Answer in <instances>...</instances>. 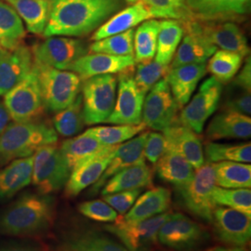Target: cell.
Masks as SVG:
<instances>
[{"instance_id":"1","label":"cell","mask_w":251,"mask_h":251,"mask_svg":"<svg viewBox=\"0 0 251 251\" xmlns=\"http://www.w3.org/2000/svg\"><path fill=\"white\" fill-rule=\"evenodd\" d=\"M123 6V0H52L43 35L46 37L87 36Z\"/></svg>"},{"instance_id":"2","label":"cell","mask_w":251,"mask_h":251,"mask_svg":"<svg viewBox=\"0 0 251 251\" xmlns=\"http://www.w3.org/2000/svg\"><path fill=\"white\" fill-rule=\"evenodd\" d=\"M55 200L50 195L25 193L0 213V234L35 236L53 225Z\"/></svg>"},{"instance_id":"3","label":"cell","mask_w":251,"mask_h":251,"mask_svg":"<svg viewBox=\"0 0 251 251\" xmlns=\"http://www.w3.org/2000/svg\"><path fill=\"white\" fill-rule=\"evenodd\" d=\"M58 135L44 123L14 122L0 136V166L12 160L33 155L41 147L55 144Z\"/></svg>"},{"instance_id":"4","label":"cell","mask_w":251,"mask_h":251,"mask_svg":"<svg viewBox=\"0 0 251 251\" xmlns=\"http://www.w3.org/2000/svg\"><path fill=\"white\" fill-rule=\"evenodd\" d=\"M35 70L44 106L51 112H59L69 106L79 95L80 77L71 71L59 70L34 61Z\"/></svg>"},{"instance_id":"5","label":"cell","mask_w":251,"mask_h":251,"mask_svg":"<svg viewBox=\"0 0 251 251\" xmlns=\"http://www.w3.org/2000/svg\"><path fill=\"white\" fill-rule=\"evenodd\" d=\"M196 171L189 183L175 188L176 200L190 214L204 223L211 224L216 207L211 198L216 186L214 169L211 163H205Z\"/></svg>"},{"instance_id":"6","label":"cell","mask_w":251,"mask_h":251,"mask_svg":"<svg viewBox=\"0 0 251 251\" xmlns=\"http://www.w3.org/2000/svg\"><path fill=\"white\" fill-rule=\"evenodd\" d=\"M117 79L113 75H100L84 80L82 105L87 125L106 123L117 98Z\"/></svg>"},{"instance_id":"7","label":"cell","mask_w":251,"mask_h":251,"mask_svg":"<svg viewBox=\"0 0 251 251\" xmlns=\"http://www.w3.org/2000/svg\"><path fill=\"white\" fill-rule=\"evenodd\" d=\"M71 172L61 149L54 144L43 146L33 154L32 183L39 194L49 195L63 189Z\"/></svg>"},{"instance_id":"8","label":"cell","mask_w":251,"mask_h":251,"mask_svg":"<svg viewBox=\"0 0 251 251\" xmlns=\"http://www.w3.org/2000/svg\"><path fill=\"white\" fill-rule=\"evenodd\" d=\"M4 105L14 122H34L44 112L41 90L35 70L4 95Z\"/></svg>"},{"instance_id":"9","label":"cell","mask_w":251,"mask_h":251,"mask_svg":"<svg viewBox=\"0 0 251 251\" xmlns=\"http://www.w3.org/2000/svg\"><path fill=\"white\" fill-rule=\"evenodd\" d=\"M209 238L202 225L181 213H172L157 233V241L174 251H198Z\"/></svg>"},{"instance_id":"10","label":"cell","mask_w":251,"mask_h":251,"mask_svg":"<svg viewBox=\"0 0 251 251\" xmlns=\"http://www.w3.org/2000/svg\"><path fill=\"white\" fill-rule=\"evenodd\" d=\"M172 215L165 212L142 222L129 223L118 217L111 225H105L104 231L116 235L128 251H151L157 242V233Z\"/></svg>"},{"instance_id":"11","label":"cell","mask_w":251,"mask_h":251,"mask_svg":"<svg viewBox=\"0 0 251 251\" xmlns=\"http://www.w3.org/2000/svg\"><path fill=\"white\" fill-rule=\"evenodd\" d=\"M179 105L166 79L157 82L145 95L142 121L147 127L164 131L179 123Z\"/></svg>"},{"instance_id":"12","label":"cell","mask_w":251,"mask_h":251,"mask_svg":"<svg viewBox=\"0 0 251 251\" xmlns=\"http://www.w3.org/2000/svg\"><path fill=\"white\" fill-rule=\"evenodd\" d=\"M223 93V84L213 76L204 81L198 93L186 103L179 114V121L196 133L203 131L207 119L217 110Z\"/></svg>"},{"instance_id":"13","label":"cell","mask_w":251,"mask_h":251,"mask_svg":"<svg viewBox=\"0 0 251 251\" xmlns=\"http://www.w3.org/2000/svg\"><path fill=\"white\" fill-rule=\"evenodd\" d=\"M131 70L120 73L115 107L106 123L114 125L141 124L145 93L138 88Z\"/></svg>"},{"instance_id":"14","label":"cell","mask_w":251,"mask_h":251,"mask_svg":"<svg viewBox=\"0 0 251 251\" xmlns=\"http://www.w3.org/2000/svg\"><path fill=\"white\" fill-rule=\"evenodd\" d=\"M34 61L59 70H66L74 62L89 52L87 45L76 38L50 36L31 50Z\"/></svg>"},{"instance_id":"15","label":"cell","mask_w":251,"mask_h":251,"mask_svg":"<svg viewBox=\"0 0 251 251\" xmlns=\"http://www.w3.org/2000/svg\"><path fill=\"white\" fill-rule=\"evenodd\" d=\"M251 218L230 207H215L211 224L217 239L229 247L246 248L251 242Z\"/></svg>"},{"instance_id":"16","label":"cell","mask_w":251,"mask_h":251,"mask_svg":"<svg viewBox=\"0 0 251 251\" xmlns=\"http://www.w3.org/2000/svg\"><path fill=\"white\" fill-rule=\"evenodd\" d=\"M181 25L184 31L183 38L174 54L171 68L184 64L206 63L217 48L202 35L198 20L194 19Z\"/></svg>"},{"instance_id":"17","label":"cell","mask_w":251,"mask_h":251,"mask_svg":"<svg viewBox=\"0 0 251 251\" xmlns=\"http://www.w3.org/2000/svg\"><path fill=\"white\" fill-rule=\"evenodd\" d=\"M133 56H114L105 53L86 54L72 64L66 71L76 74L81 80H86L92 76L100 75L120 74L133 69L135 66Z\"/></svg>"},{"instance_id":"18","label":"cell","mask_w":251,"mask_h":251,"mask_svg":"<svg viewBox=\"0 0 251 251\" xmlns=\"http://www.w3.org/2000/svg\"><path fill=\"white\" fill-rule=\"evenodd\" d=\"M148 132H142L136 138H132L123 144H117L113 156L102 175L90 188V196H95L103 187L105 182L119 171H123L140 162L144 161V144Z\"/></svg>"},{"instance_id":"19","label":"cell","mask_w":251,"mask_h":251,"mask_svg":"<svg viewBox=\"0 0 251 251\" xmlns=\"http://www.w3.org/2000/svg\"><path fill=\"white\" fill-rule=\"evenodd\" d=\"M32 50L24 44L0 53V96L15 87L33 68Z\"/></svg>"},{"instance_id":"20","label":"cell","mask_w":251,"mask_h":251,"mask_svg":"<svg viewBox=\"0 0 251 251\" xmlns=\"http://www.w3.org/2000/svg\"><path fill=\"white\" fill-rule=\"evenodd\" d=\"M199 27L202 35L216 48L240 54L242 57L250 54L247 36L237 25L231 22H199Z\"/></svg>"},{"instance_id":"21","label":"cell","mask_w":251,"mask_h":251,"mask_svg":"<svg viewBox=\"0 0 251 251\" xmlns=\"http://www.w3.org/2000/svg\"><path fill=\"white\" fill-rule=\"evenodd\" d=\"M187 6L193 17L199 22H217L247 14L251 0H195Z\"/></svg>"},{"instance_id":"22","label":"cell","mask_w":251,"mask_h":251,"mask_svg":"<svg viewBox=\"0 0 251 251\" xmlns=\"http://www.w3.org/2000/svg\"><path fill=\"white\" fill-rule=\"evenodd\" d=\"M167 141V148L174 150L198 170L205 164L203 144L198 133L188 126L178 123L163 131Z\"/></svg>"},{"instance_id":"23","label":"cell","mask_w":251,"mask_h":251,"mask_svg":"<svg viewBox=\"0 0 251 251\" xmlns=\"http://www.w3.org/2000/svg\"><path fill=\"white\" fill-rule=\"evenodd\" d=\"M117 145H112L104 152L73 170L65 187L67 198H75L82 191L93 185L107 168Z\"/></svg>"},{"instance_id":"24","label":"cell","mask_w":251,"mask_h":251,"mask_svg":"<svg viewBox=\"0 0 251 251\" xmlns=\"http://www.w3.org/2000/svg\"><path fill=\"white\" fill-rule=\"evenodd\" d=\"M206 73V63L184 64L171 68L165 79L179 107L186 105Z\"/></svg>"},{"instance_id":"25","label":"cell","mask_w":251,"mask_h":251,"mask_svg":"<svg viewBox=\"0 0 251 251\" xmlns=\"http://www.w3.org/2000/svg\"><path fill=\"white\" fill-rule=\"evenodd\" d=\"M150 19H153L152 13L140 0L126 9L119 10L108 19L94 32L91 40L98 41L108 36L123 33Z\"/></svg>"},{"instance_id":"26","label":"cell","mask_w":251,"mask_h":251,"mask_svg":"<svg viewBox=\"0 0 251 251\" xmlns=\"http://www.w3.org/2000/svg\"><path fill=\"white\" fill-rule=\"evenodd\" d=\"M171 191L165 187H154L140 195L134 205L123 218L126 222H142L167 212L171 206Z\"/></svg>"},{"instance_id":"27","label":"cell","mask_w":251,"mask_h":251,"mask_svg":"<svg viewBox=\"0 0 251 251\" xmlns=\"http://www.w3.org/2000/svg\"><path fill=\"white\" fill-rule=\"evenodd\" d=\"M33 155L9 162L0 170V202L13 198L32 182Z\"/></svg>"},{"instance_id":"28","label":"cell","mask_w":251,"mask_h":251,"mask_svg":"<svg viewBox=\"0 0 251 251\" xmlns=\"http://www.w3.org/2000/svg\"><path fill=\"white\" fill-rule=\"evenodd\" d=\"M251 135V117L230 111H225L216 116L206 129V137L210 141L250 139Z\"/></svg>"},{"instance_id":"29","label":"cell","mask_w":251,"mask_h":251,"mask_svg":"<svg viewBox=\"0 0 251 251\" xmlns=\"http://www.w3.org/2000/svg\"><path fill=\"white\" fill-rule=\"evenodd\" d=\"M155 171L159 179L171 183L175 188L189 183L195 174L191 164L179 153L169 148L155 163Z\"/></svg>"},{"instance_id":"30","label":"cell","mask_w":251,"mask_h":251,"mask_svg":"<svg viewBox=\"0 0 251 251\" xmlns=\"http://www.w3.org/2000/svg\"><path fill=\"white\" fill-rule=\"evenodd\" d=\"M109 147L85 131L83 134L64 141L60 149L72 171L82 163L104 152Z\"/></svg>"},{"instance_id":"31","label":"cell","mask_w":251,"mask_h":251,"mask_svg":"<svg viewBox=\"0 0 251 251\" xmlns=\"http://www.w3.org/2000/svg\"><path fill=\"white\" fill-rule=\"evenodd\" d=\"M152 182V171L145 163L140 162L111 177L101 188V195L114 194L122 191L143 189Z\"/></svg>"},{"instance_id":"32","label":"cell","mask_w":251,"mask_h":251,"mask_svg":"<svg viewBox=\"0 0 251 251\" xmlns=\"http://www.w3.org/2000/svg\"><path fill=\"white\" fill-rule=\"evenodd\" d=\"M25 22L27 30L35 35H43L51 2L50 0H6Z\"/></svg>"},{"instance_id":"33","label":"cell","mask_w":251,"mask_h":251,"mask_svg":"<svg viewBox=\"0 0 251 251\" xmlns=\"http://www.w3.org/2000/svg\"><path fill=\"white\" fill-rule=\"evenodd\" d=\"M183 27L179 21L163 20L159 22L156 52L154 61L163 65H171L183 36Z\"/></svg>"},{"instance_id":"34","label":"cell","mask_w":251,"mask_h":251,"mask_svg":"<svg viewBox=\"0 0 251 251\" xmlns=\"http://www.w3.org/2000/svg\"><path fill=\"white\" fill-rule=\"evenodd\" d=\"M216 185L227 189L251 188V166L248 163L222 161L211 163Z\"/></svg>"},{"instance_id":"35","label":"cell","mask_w":251,"mask_h":251,"mask_svg":"<svg viewBox=\"0 0 251 251\" xmlns=\"http://www.w3.org/2000/svg\"><path fill=\"white\" fill-rule=\"evenodd\" d=\"M25 29L23 20L9 4L0 0V45L4 50H13L23 44Z\"/></svg>"},{"instance_id":"36","label":"cell","mask_w":251,"mask_h":251,"mask_svg":"<svg viewBox=\"0 0 251 251\" xmlns=\"http://www.w3.org/2000/svg\"><path fill=\"white\" fill-rule=\"evenodd\" d=\"M159 22L147 20L138 26L134 32L133 48L136 63H147L154 59L157 46Z\"/></svg>"},{"instance_id":"37","label":"cell","mask_w":251,"mask_h":251,"mask_svg":"<svg viewBox=\"0 0 251 251\" xmlns=\"http://www.w3.org/2000/svg\"><path fill=\"white\" fill-rule=\"evenodd\" d=\"M240 54L227 50H216L208 59L206 71L222 84L232 80L234 75L239 71L243 63Z\"/></svg>"},{"instance_id":"38","label":"cell","mask_w":251,"mask_h":251,"mask_svg":"<svg viewBox=\"0 0 251 251\" xmlns=\"http://www.w3.org/2000/svg\"><path fill=\"white\" fill-rule=\"evenodd\" d=\"M205 163H217L222 161H251V143L240 144H217L209 142L205 146Z\"/></svg>"},{"instance_id":"39","label":"cell","mask_w":251,"mask_h":251,"mask_svg":"<svg viewBox=\"0 0 251 251\" xmlns=\"http://www.w3.org/2000/svg\"><path fill=\"white\" fill-rule=\"evenodd\" d=\"M53 125L55 131L63 137H73L80 132L85 125L81 94L69 106L57 112Z\"/></svg>"},{"instance_id":"40","label":"cell","mask_w":251,"mask_h":251,"mask_svg":"<svg viewBox=\"0 0 251 251\" xmlns=\"http://www.w3.org/2000/svg\"><path fill=\"white\" fill-rule=\"evenodd\" d=\"M144 123L138 125H117L110 126H95L86 130L92 135L100 143L104 145L112 146L123 144L126 141L134 138L136 135L144 132L146 129Z\"/></svg>"},{"instance_id":"41","label":"cell","mask_w":251,"mask_h":251,"mask_svg":"<svg viewBox=\"0 0 251 251\" xmlns=\"http://www.w3.org/2000/svg\"><path fill=\"white\" fill-rule=\"evenodd\" d=\"M135 30L129 29L126 32L108 36L98 41H94L89 48L91 53H105L114 56H133V38Z\"/></svg>"},{"instance_id":"42","label":"cell","mask_w":251,"mask_h":251,"mask_svg":"<svg viewBox=\"0 0 251 251\" xmlns=\"http://www.w3.org/2000/svg\"><path fill=\"white\" fill-rule=\"evenodd\" d=\"M154 18L170 19L187 23L194 17L185 0H141Z\"/></svg>"},{"instance_id":"43","label":"cell","mask_w":251,"mask_h":251,"mask_svg":"<svg viewBox=\"0 0 251 251\" xmlns=\"http://www.w3.org/2000/svg\"><path fill=\"white\" fill-rule=\"evenodd\" d=\"M211 198L216 206H227L251 216V188L227 189L216 185Z\"/></svg>"},{"instance_id":"44","label":"cell","mask_w":251,"mask_h":251,"mask_svg":"<svg viewBox=\"0 0 251 251\" xmlns=\"http://www.w3.org/2000/svg\"><path fill=\"white\" fill-rule=\"evenodd\" d=\"M170 70L171 65H163L156 61L138 63L135 73V83L140 90L147 94L157 82L167 76Z\"/></svg>"},{"instance_id":"45","label":"cell","mask_w":251,"mask_h":251,"mask_svg":"<svg viewBox=\"0 0 251 251\" xmlns=\"http://www.w3.org/2000/svg\"><path fill=\"white\" fill-rule=\"evenodd\" d=\"M78 211L82 215L97 223L112 224L118 218L117 211L106 202L100 199L81 203L78 206Z\"/></svg>"},{"instance_id":"46","label":"cell","mask_w":251,"mask_h":251,"mask_svg":"<svg viewBox=\"0 0 251 251\" xmlns=\"http://www.w3.org/2000/svg\"><path fill=\"white\" fill-rule=\"evenodd\" d=\"M142 193V189L117 192L102 196V200L112 206L117 213L124 215L132 206Z\"/></svg>"},{"instance_id":"47","label":"cell","mask_w":251,"mask_h":251,"mask_svg":"<svg viewBox=\"0 0 251 251\" xmlns=\"http://www.w3.org/2000/svg\"><path fill=\"white\" fill-rule=\"evenodd\" d=\"M167 150V141L163 133L148 132L144 144V158L152 164H155Z\"/></svg>"},{"instance_id":"48","label":"cell","mask_w":251,"mask_h":251,"mask_svg":"<svg viewBox=\"0 0 251 251\" xmlns=\"http://www.w3.org/2000/svg\"><path fill=\"white\" fill-rule=\"evenodd\" d=\"M63 250L64 251H100L87 231L73 233L66 236L63 240Z\"/></svg>"},{"instance_id":"49","label":"cell","mask_w":251,"mask_h":251,"mask_svg":"<svg viewBox=\"0 0 251 251\" xmlns=\"http://www.w3.org/2000/svg\"><path fill=\"white\" fill-rule=\"evenodd\" d=\"M225 111L234 112L250 117L251 113V91L242 90V92L229 97L225 103Z\"/></svg>"},{"instance_id":"50","label":"cell","mask_w":251,"mask_h":251,"mask_svg":"<svg viewBox=\"0 0 251 251\" xmlns=\"http://www.w3.org/2000/svg\"><path fill=\"white\" fill-rule=\"evenodd\" d=\"M91 240L96 245L100 251H128L125 246L114 240L113 237L98 231H87Z\"/></svg>"},{"instance_id":"51","label":"cell","mask_w":251,"mask_h":251,"mask_svg":"<svg viewBox=\"0 0 251 251\" xmlns=\"http://www.w3.org/2000/svg\"><path fill=\"white\" fill-rule=\"evenodd\" d=\"M233 86L238 89L251 91V56L246 60L245 65L240 73L236 75L233 82Z\"/></svg>"},{"instance_id":"52","label":"cell","mask_w":251,"mask_h":251,"mask_svg":"<svg viewBox=\"0 0 251 251\" xmlns=\"http://www.w3.org/2000/svg\"><path fill=\"white\" fill-rule=\"evenodd\" d=\"M0 251H45L33 245H9L0 247Z\"/></svg>"},{"instance_id":"53","label":"cell","mask_w":251,"mask_h":251,"mask_svg":"<svg viewBox=\"0 0 251 251\" xmlns=\"http://www.w3.org/2000/svg\"><path fill=\"white\" fill-rule=\"evenodd\" d=\"M9 120H10V117H9V113L5 107L4 103L0 101V136L5 130V128L9 125Z\"/></svg>"},{"instance_id":"54","label":"cell","mask_w":251,"mask_h":251,"mask_svg":"<svg viewBox=\"0 0 251 251\" xmlns=\"http://www.w3.org/2000/svg\"><path fill=\"white\" fill-rule=\"evenodd\" d=\"M205 251H249L246 248H237V247H223V246H218L211 249H208Z\"/></svg>"},{"instance_id":"55","label":"cell","mask_w":251,"mask_h":251,"mask_svg":"<svg viewBox=\"0 0 251 251\" xmlns=\"http://www.w3.org/2000/svg\"><path fill=\"white\" fill-rule=\"evenodd\" d=\"M126 3H128V4H135V3H137L138 1H140V0H125Z\"/></svg>"},{"instance_id":"56","label":"cell","mask_w":251,"mask_h":251,"mask_svg":"<svg viewBox=\"0 0 251 251\" xmlns=\"http://www.w3.org/2000/svg\"><path fill=\"white\" fill-rule=\"evenodd\" d=\"M3 50H4V49H3V48L1 47V45H0V53H1Z\"/></svg>"},{"instance_id":"57","label":"cell","mask_w":251,"mask_h":251,"mask_svg":"<svg viewBox=\"0 0 251 251\" xmlns=\"http://www.w3.org/2000/svg\"><path fill=\"white\" fill-rule=\"evenodd\" d=\"M185 1H186V4H187V3H190V2H192V1H195V0H185Z\"/></svg>"},{"instance_id":"58","label":"cell","mask_w":251,"mask_h":251,"mask_svg":"<svg viewBox=\"0 0 251 251\" xmlns=\"http://www.w3.org/2000/svg\"><path fill=\"white\" fill-rule=\"evenodd\" d=\"M50 2H51V1H52V0H50Z\"/></svg>"}]
</instances>
